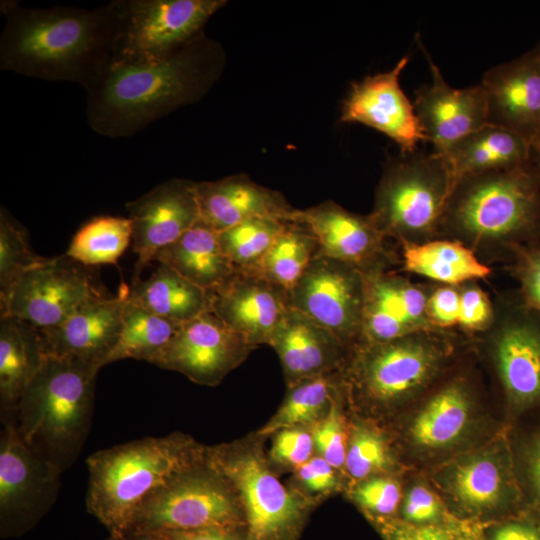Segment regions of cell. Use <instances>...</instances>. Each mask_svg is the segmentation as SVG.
Wrapping results in <instances>:
<instances>
[{
	"label": "cell",
	"instance_id": "4fadbf2b",
	"mask_svg": "<svg viewBox=\"0 0 540 540\" xmlns=\"http://www.w3.org/2000/svg\"><path fill=\"white\" fill-rule=\"evenodd\" d=\"M0 438V530L22 535L52 507L62 472L34 453L11 424Z\"/></svg>",
	"mask_w": 540,
	"mask_h": 540
},
{
	"label": "cell",
	"instance_id": "7c38bea8",
	"mask_svg": "<svg viewBox=\"0 0 540 540\" xmlns=\"http://www.w3.org/2000/svg\"><path fill=\"white\" fill-rule=\"evenodd\" d=\"M224 0H123L122 34L116 57H165L201 37Z\"/></svg>",
	"mask_w": 540,
	"mask_h": 540
},
{
	"label": "cell",
	"instance_id": "e0dca14e",
	"mask_svg": "<svg viewBox=\"0 0 540 540\" xmlns=\"http://www.w3.org/2000/svg\"><path fill=\"white\" fill-rule=\"evenodd\" d=\"M408 62L409 57L404 56L391 70L352 83L340 115L342 123H360L385 134L400 152L414 151L426 141L413 102L399 82Z\"/></svg>",
	"mask_w": 540,
	"mask_h": 540
},
{
	"label": "cell",
	"instance_id": "7402d4cb",
	"mask_svg": "<svg viewBox=\"0 0 540 540\" xmlns=\"http://www.w3.org/2000/svg\"><path fill=\"white\" fill-rule=\"evenodd\" d=\"M432 80L415 92L413 106L426 141L444 154L463 136L487 124V102L482 85L453 88L443 78L427 51Z\"/></svg>",
	"mask_w": 540,
	"mask_h": 540
},
{
	"label": "cell",
	"instance_id": "d590c367",
	"mask_svg": "<svg viewBox=\"0 0 540 540\" xmlns=\"http://www.w3.org/2000/svg\"><path fill=\"white\" fill-rule=\"evenodd\" d=\"M344 386L342 372L314 377L291 387L283 405L262 434L316 421Z\"/></svg>",
	"mask_w": 540,
	"mask_h": 540
},
{
	"label": "cell",
	"instance_id": "83f0119b",
	"mask_svg": "<svg viewBox=\"0 0 540 540\" xmlns=\"http://www.w3.org/2000/svg\"><path fill=\"white\" fill-rule=\"evenodd\" d=\"M154 260L211 294L227 285L238 272L223 251L218 232L200 220L175 242L160 249Z\"/></svg>",
	"mask_w": 540,
	"mask_h": 540
},
{
	"label": "cell",
	"instance_id": "7dc6e473",
	"mask_svg": "<svg viewBox=\"0 0 540 540\" xmlns=\"http://www.w3.org/2000/svg\"><path fill=\"white\" fill-rule=\"evenodd\" d=\"M314 447L312 434L299 427H291L277 432L271 454L284 465L299 467L311 458Z\"/></svg>",
	"mask_w": 540,
	"mask_h": 540
},
{
	"label": "cell",
	"instance_id": "d4e9b609",
	"mask_svg": "<svg viewBox=\"0 0 540 540\" xmlns=\"http://www.w3.org/2000/svg\"><path fill=\"white\" fill-rule=\"evenodd\" d=\"M268 344L278 353L291 387L307 379L343 372L352 351L329 330L293 308Z\"/></svg>",
	"mask_w": 540,
	"mask_h": 540
},
{
	"label": "cell",
	"instance_id": "74e56055",
	"mask_svg": "<svg viewBox=\"0 0 540 540\" xmlns=\"http://www.w3.org/2000/svg\"><path fill=\"white\" fill-rule=\"evenodd\" d=\"M286 224L273 218H252L219 232V242L238 271L258 274L264 256Z\"/></svg>",
	"mask_w": 540,
	"mask_h": 540
},
{
	"label": "cell",
	"instance_id": "7a4b0ae2",
	"mask_svg": "<svg viewBox=\"0 0 540 540\" xmlns=\"http://www.w3.org/2000/svg\"><path fill=\"white\" fill-rule=\"evenodd\" d=\"M220 64L217 46L202 36L158 59L115 57L84 88L87 122L101 136L131 137L198 100Z\"/></svg>",
	"mask_w": 540,
	"mask_h": 540
},
{
	"label": "cell",
	"instance_id": "b9f144b4",
	"mask_svg": "<svg viewBox=\"0 0 540 540\" xmlns=\"http://www.w3.org/2000/svg\"><path fill=\"white\" fill-rule=\"evenodd\" d=\"M389 465L390 455L383 438L367 428L355 429L345 460L349 474L362 479Z\"/></svg>",
	"mask_w": 540,
	"mask_h": 540
},
{
	"label": "cell",
	"instance_id": "603a6c76",
	"mask_svg": "<svg viewBox=\"0 0 540 540\" xmlns=\"http://www.w3.org/2000/svg\"><path fill=\"white\" fill-rule=\"evenodd\" d=\"M128 295L122 285L117 296H96L59 326L38 329L44 356L75 357L101 369L119 341Z\"/></svg>",
	"mask_w": 540,
	"mask_h": 540
},
{
	"label": "cell",
	"instance_id": "d6986e66",
	"mask_svg": "<svg viewBox=\"0 0 540 540\" xmlns=\"http://www.w3.org/2000/svg\"><path fill=\"white\" fill-rule=\"evenodd\" d=\"M364 275L365 297L359 343H379L434 330L427 316L430 281L414 282L399 270Z\"/></svg>",
	"mask_w": 540,
	"mask_h": 540
},
{
	"label": "cell",
	"instance_id": "4dcf8cb0",
	"mask_svg": "<svg viewBox=\"0 0 540 540\" xmlns=\"http://www.w3.org/2000/svg\"><path fill=\"white\" fill-rule=\"evenodd\" d=\"M443 155L454 180L468 174L514 168L535 158L534 148L525 139L490 124L458 139Z\"/></svg>",
	"mask_w": 540,
	"mask_h": 540
},
{
	"label": "cell",
	"instance_id": "d6a6232c",
	"mask_svg": "<svg viewBox=\"0 0 540 540\" xmlns=\"http://www.w3.org/2000/svg\"><path fill=\"white\" fill-rule=\"evenodd\" d=\"M129 299L167 319L185 323L211 311L212 294L159 263L151 276L134 278Z\"/></svg>",
	"mask_w": 540,
	"mask_h": 540
},
{
	"label": "cell",
	"instance_id": "52a82bcc",
	"mask_svg": "<svg viewBox=\"0 0 540 540\" xmlns=\"http://www.w3.org/2000/svg\"><path fill=\"white\" fill-rule=\"evenodd\" d=\"M454 181L443 154L419 148L400 152L384 164L369 214L396 245L439 238Z\"/></svg>",
	"mask_w": 540,
	"mask_h": 540
},
{
	"label": "cell",
	"instance_id": "f6af8a7d",
	"mask_svg": "<svg viewBox=\"0 0 540 540\" xmlns=\"http://www.w3.org/2000/svg\"><path fill=\"white\" fill-rule=\"evenodd\" d=\"M337 396L331 402L326 416L315 426L312 436L321 457L334 468H341L345 466L347 447Z\"/></svg>",
	"mask_w": 540,
	"mask_h": 540
},
{
	"label": "cell",
	"instance_id": "816d5d0a",
	"mask_svg": "<svg viewBox=\"0 0 540 540\" xmlns=\"http://www.w3.org/2000/svg\"><path fill=\"white\" fill-rule=\"evenodd\" d=\"M119 540H170L167 536L161 533H148L129 531Z\"/></svg>",
	"mask_w": 540,
	"mask_h": 540
},
{
	"label": "cell",
	"instance_id": "7bdbcfd3",
	"mask_svg": "<svg viewBox=\"0 0 540 540\" xmlns=\"http://www.w3.org/2000/svg\"><path fill=\"white\" fill-rule=\"evenodd\" d=\"M504 268L523 303L540 317V241L517 249Z\"/></svg>",
	"mask_w": 540,
	"mask_h": 540
},
{
	"label": "cell",
	"instance_id": "cb8c5ba5",
	"mask_svg": "<svg viewBox=\"0 0 540 540\" xmlns=\"http://www.w3.org/2000/svg\"><path fill=\"white\" fill-rule=\"evenodd\" d=\"M290 309L289 291L257 273L238 271L212 294L211 312L254 346L269 343Z\"/></svg>",
	"mask_w": 540,
	"mask_h": 540
},
{
	"label": "cell",
	"instance_id": "5b68a950",
	"mask_svg": "<svg viewBox=\"0 0 540 540\" xmlns=\"http://www.w3.org/2000/svg\"><path fill=\"white\" fill-rule=\"evenodd\" d=\"M100 367L75 358L44 356L9 422L39 457L60 470L78 457L90 431Z\"/></svg>",
	"mask_w": 540,
	"mask_h": 540
},
{
	"label": "cell",
	"instance_id": "f546056e",
	"mask_svg": "<svg viewBox=\"0 0 540 540\" xmlns=\"http://www.w3.org/2000/svg\"><path fill=\"white\" fill-rule=\"evenodd\" d=\"M397 247L398 270L433 283L455 285L487 280L492 274L491 266L455 240L436 238L423 243H400Z\"/></svg>",
	"mask_w": 540,
	"mask_h": 540
},
{
	"label": "cell",
	"instance_id": "44dd1931",
	"mask_svg": "<svg viewBox=\"0 0 540 540\" xmlns=\"http://www.w3.org/2000/svg\"><path fill=\"white\" fill-rule=\"evenodd\" d=\"M482 85L487 124L505 128L533 148L540 141V57L532 49L487 70Z\"/></svg>",
	"mask_w": 540,
	"mask_h": 540
},
{
	"label": "cell",
	"instance_id": "ba28073f",
	"mask_svg": "<svg viewBox=\"0 0 540 540\" xmlns=\"http://www.w3.org/2000/svg\"><path fill=\"white\" fill-rule=\"evenodd\" d=\"M490 327L473 344L490 359L509 409L525 413L540 408V317L516 289L496 293Z\"/></svg>",
	"mask_w": 540,
	"mask_h": 540
},
{
	"label": "cell",
	"instance_id": "8fae6325",
	"mask_svg": "<svg viewBox=\"0 0 540 540\" xmlns=\"http://www.w3.org/2000/svg\"><path fill=\"white\" fill-rule=\"evenodd\" d=\"M85 267L66 254L45 258L24 272L0 300L1 316L37 329L59 326L87 301L103 294Z\"/></svg>",
	"mask_w": 540,
	"mask_h": 540
},
{
	"label": "cell",
	"instance_id": "f5cc1de1",
	"mask_svg": "<svg viewBox=\"0 0 540 540\" xmlns=\"http://www.w3.org/2000/svg\"><path fill=\"white\" fill-rule=\"evenodd\" d=\"M534 152H535L536 162H537V164H538V166L540 168V141L535 146Z\"/></svg>",
	"mask_w": 540,
	"mask_h": 540
},
{
	"label": "cell",
	"instance_id": "ab89813d",
	"mask_svg": "<svg viewBox=\"0 0 540 540\" xmlns=\"http://www.w3.org/2000/svg\"><path fill=\"white\" fill-rule=\"evenodd\" d=\"M385 540H483L484 524L453 517L447 521L416 526L400 519H378Z\"/></svg>",
	"mask_w": 540,
	"mask_h": 540
},
{
	"label": "cell",
	"instance_id": "db71d44e",
	"mask_svg": "<svg viewBox=\"0 0 540 540\" xmlns=\"http://www.w3.org/2000/svg\"><path fill=\"white\" fill-rule=\"evenodd\" d=\"M533 50L538 54L540 57V41L536 44V46L533 48Z\"/></svg>",
	"mask_w": 540,
	"mask_h": 540
},
{
	"label": "cell",
	"instance_id": "2e32d148",
	"mask_svg": "<svg viewBox=\"0 0 540 540\" xmlns=\"http://www.w3.org/2000/svg\"><path fill=\"white\" fill-rule=\"evenodd\" d=\"M254 347L209 311L183 323L151 364L183 373L199 384L215 385Z\"/></svg>",
	"mask_w": 540,
	"mask_h": 540
},
{
	"label": "cell",
	"instance_id": "30bf717a",
	"mask_svg": "<svg viewBox=\"0 0 540 540\" xmlns=\"http://www.w3.org/2000/svg\"><path fill=\"white\" fill-rule=\"evenodd\" d=\"M241 511L234 492L205 460L154 492L138 510L129 531L239 529L244 524Z\"/></svg>",
	"mask_w": 540,
	"mask_h": 540
},
{
	"label": "cell",
	"instance_id": "484cf974",
	"mask_svg": "<svg viewBox=\"0 0 540 540\" xmlns=\"http://www.w3.org/2000/svg\"><path fill=\"white\" fill-rule=\"evenodd\" d=\"M196 191L200 221L218 233L252 218L293 222L297 210L280 192L244 174L196 182Z\"/></svg>",
	"mask_w": 540,
	"mask_h": 540
},
{
	"label": "cell",
	"instance_id": "277c9868",
	"mask_svg": "<svg viewBox=\"0 0 540 540\" xmlns=\"http://www.w3.org/2000/svg\"><path fill=\"white\" fill-rule=\"evenodd\" d=\"M206 448L181 435L146 437L99 450L86 459V507L120 539L143 503L180 473L205 461Z\"/></svg>",
	"mask_w": 540,
	"mask_h": 540
},
{
	"label": "cell",
	"instance_id": "9a60e30c",
	"mask_svg": "<svg viewBox=\"0 0 540 540\" xmlns=\"http://www.w3.org/2000/svg\"><path fill=\"white\" fill-rule=\"evenodd\" d=\"M293 222L303 224L315 236L317 256L347 263L363 274L399 269L397 245L391 246L370 214H357L334 201H325L297 209Z\"/></svg>",
	"mask_w": 540,
	"mask_h": 540
},
{
	"label": "cell",
	"instance_id": "8992f818",
	"mask_svg": "<svg viewBox=\"0 0 540 540\" xmlns=\"http://www.w3.org/2000/svg\"><path fill=\"white\" fill-rule=\"evenodd\" d=\"M473 341L428 330L387 342L358 343L342 372L346 389L363 401L390 407L425 393Z\"/></svg>",
	"mask_w": 540,
	"mask_h": 540
},
{
	"label": "cell",
	"instance_id": "8d00e7d4",
	"mask_svg": "<svg viewBox=\"0 0 540 540\" xmlns=\"http://www.w3.org/2000/svg\"><path fill=\"white\" fill-rule=\"evenodd\" d=\"M131 240L129 218L98 216L76 232L65 254L85 266L116 264Z\"/></svg>",
	"mask_w": 540,
	"mask_h": 540
},
{
	"label": "cell",
	"instance_id": "3957f363",
	"mask_svg": "<svg viewBox=\"0 0 540 540\" xmlns=\"http://www.w3.org/2000/svg\"><path fill=\"white\" fill-rule=\"evenodd\" d=\"M439 238L458 241L485 264L506 265L514 252L540 241V168L523 165L455 179Z\"/></svg>",
	"mask_w": 540,
	"mask_h": 540
},
{
	"label": "cell",
	"instance_id": "f907efd6",
	"mask_svg": "<svg viewBox=\"0 0 540 540\" xmlns=\"http://www.w3.org/2000/svg\"><path fill=\"white\" fill-rule=\"evenodd\" d=\"M236 528H206L161 533L170 540H244Z\"/></svg>",
	"mask_w": 540,
	"mask_h": 540
},
{
	"label": "cell",
	"instance_id": "5bb4252c",
	"mask_svg": "<svg viewBox=\"0 0 540 540\" xmlns=\"http://www.w3.org/2000/svg\"><path fill=\"white\" fill-rule=\"evenodd\" d=\"M291 308L305 314L352 350L360 341L365 280L355 267L316 256L289 291Z\"/></svg>",
	"mask_w": 540,
	"mask_h": 540
},
{
	"label": "cell",
	"instance_id": "bcb514c9",
	"mask_svg": "<svg viewBox=\"0 0 540 540\" xmlns=\"http://www.w3.org/2000/svg\"><path fill=\"white\" fill-rule=\"evenodd\" d=\"M453 517L430 490L424 486H414L403 501L400 520L421 526L441 523Z\"/></svg>",
	"mask_w": 540,
	"mask_h": 540
},
{
	"label": "cell",
	"instance_id": "9c48e42d",
	"mask_svg": "<svg viewBox=\"0 0 540 540\" xmlns=\"http://www.w3.org/2000/svg\"><path fill=\"white\" fill-rule=\"evenodd\" d=\"M205 460L245 510L246 540L294 539L307 513V502L287 489L259 454L219 446L206 448Z\"/></svg>",
	"mask_w": 540,
	"mask_h": 540
},
{
	"label": "cell",
	"instance_id": "1f68e13d",
	"mask_svg": "<svg viewBox=\"0 0 540 540\" xmlns=\"http://www.w3.org/2000/svg\"><path fill=\"white\" fill-rule=\"evenodd\" d=\"M426 310L434 330L474 341L490 327L495 303L479 281L455 285L431 282Z\"/></svg>",
	"mask_w": 540,
	"mask_h": 540
},
{
	"label": "cell",
	"instance_id": "6da1fadb",
	"mask_svg": "<svg viewBox=\"0 0 540 540\" xmlns=\"http://www.w3.org/2000/svg\"><path fill=\"white\" fill-rule=\"evenodd\" d=\"M0 70L85 88L118 54L123 0L96 8L1 1Z\"/></svg>",
	"mask_w": 540,
	"mask_h": 540
},
{
	"label": "cell",
	"instance_id": "f35d334b",
	"mask_svg": "<svg viewBox=\"0 0 540 540\" xmlns=\"http://www.w3.org/2000/svg\"><path fill=\"white\" fill-rule=\"evenodd\" d=\"M45 257L35 254L25 228L6 208H0V300H3L20 276Z\"/></svg>",
	"mask_w": 540,
	"mask_h": 540
},
{
	"label": "cell",
	"instance_id": "60d3db41",
	"mask_svg": "<svg viewBox=\"0 0 540 540\" xmlns=\"http://www.w3.org/2000/svg\"><path fill=\"white\" fill-rule=\"evenodd\" d=\"M514 463L522 497L521 511L540 521V426L520 439Z\"/></svg>",
	"mask_w": 540,
	"mask_h": 540
},
{
	"label": "cell",
	"instance_id": "836d02e7",
	"mask_svg": "<svg viewBox=\"0 0 540 540\" xmlns=\"http://www.w3.org/2000/svg\"><path fill=\"white\" fill-rule=\"evenodd\" d=\"M182 324L149 311L130 300L128 295L119 341L104 366L126 358L151 363L175 337Z\"/></svg>",
	"mask_w": 540,
	"mask_h": 540
},
{
	"label": "cell",
	"instance_id": "ffe728a7",
	"mask_svg": "<svg viewBox=\"0 0 540 540\" xmlns=\"http://www.w3.org/2000/svg\"><path fill=\"white\" fill-rule=\"evenodd\" d=\"M447 487L464 520L487 525L522 510L514 461L500 454L459 460L449 471Z\"/></svg>",
	"mask_w": 540,
	"mask_h": 540
},
{
	"label": "cell",
	"instance_id": "ee69618b",
	"mask_svg": "<svg viewBox=\"0 0 540 540\" xmlns=\"http://www.w3.org/2000/svg\"><path fill=\"white\" fill-rule=\"evenodd\" d=\"M356 502L373 518L388 519L396 512L401 491L398 483L387 477H375L360 483L354 492Z\"/></svg>",
	"mask_w": 540,
	"mask_h": 540
},
{
	"label": "cell",
	"instance_id": "e575fe53",
	"mask_svg": "<svg viewBox=\"0 0 540 540\" xmlns=\"http://www.w3.org/2000/svg\"><path fill=\"white\" fill-rule=\"evenodd\" d=\"M318 242L301 223L287 222L264 256L258 274L288 291L317 256Z\"/></svg>",
	"mask_w": 540,
	"mask_h": 540
},
{
	"label": "cell",
	"instance_id": "681fc988",
	"mask_svg": "<svg viewBox=\"0 0 540 540\" xmlns=\"http://www.w3.org/2000/svg\"><path fill=\"white\" fill-rule=\"evenodd\" d=\"M301 482L314 492H327L336 486L334 467L322 457L310 458L297 467Z\"/></svg>",
	"mask_w": 540,
	"mask_h": 540
},
{
	"label": "cell",
	"instance_id": "11a10c76",
	"mask_svg": "<svg viewBox=\"0 0 540 540\" xmlns=\"http://www.w3.org/2000/svg\"><path fill=\"white\" fill-rule=\"evenodd\" d=\"M108 540H119V539H117V538H115V537H112V536H110Z\"/></svg>",
	"mask_w": 540,
	"mask_h": 540
},
{
	"label": "cell",
	"instance_id": "ac0fdd59",
	"mask_svg": "<svg viewBox=\"0 0 540 540\" xmlns=\"http://www.w3.org/2000/svg\"><path fill=\"white\" fill-rule=\"evenodd\" d=\"M138 256L136 275L154 261L156 253L175 242L200 220L196 182L173 178L125 204Z\"/></svg>",
	"mask_w": 540,
	"mask_h": 540
},
{
	"label": "cell",
	"instance_id": "4316f807",
	"mask_svg": "<svg viewBox=\"0 0 540 540\" xmlns=\"http://www.w3.org/2000/svg\"><path fill=\"white\" fill-rule=\"evenodd\" d=\"M430 393L411 422L412 442L421 449L439 450L465 433L475 402L471 373L451 367L429 388Z\"/></svg>",
	"mask_w": 540,
	"mask_h": 540
},
{
	"label": "cell",
	"instance_id": "f1b7e54d",
	"mask_svg": "<svg viewBox=\"0 0 540 540\" xmlns=\"http://www.w3.org/2000/svg\"><path fill=\"white\" fill-rule=\"evenodd\" d=\"M44 359L37 328L10 316L0 318V414L2 424L14 415L27 386Z\"/></svg>",
	"mask_w": 540,
	"mask_h": 540
},
{
	"label": "cell",
	"instance_id": "c3c4849f",
	"mask_svg": "<svg viewBox=\"0 0 540 540\" xmlns=\"http://www.w3.org/2000/svg\"><path fill=\"white\" fill-rule=\"evenodd\" d=\"M483 531V540H540V521L533 515L520 511L489 526Z\"/></svg>",
	"mask_w": 540,
	"mask_h": 540
}]
</instances>
